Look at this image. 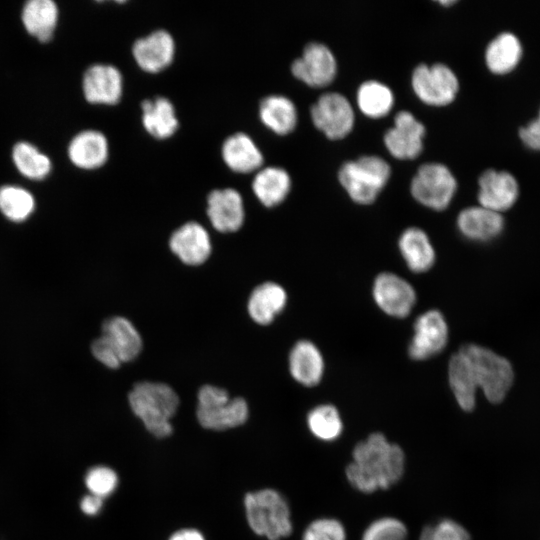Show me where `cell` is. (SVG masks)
Returning a JSON list of instances; mask_svg holds the SVG:
<instances>
[{"mask_svg":"<svg viewBox=\"0 0 540 540\" xmlns=\"http://www.w3.org/2000/svg\"><path fill=\"white\" fill-rule=\"evenodd\" d=\"M289 371L300 384L317 385L324 373V359L318 347L308 340H300L289 353Z\"/></svg>","mask_w":540,"mask_h":540,"instance_id":"obj_19","label":"cell"},{"mask_svg":"<svg viewBox=\"0 0 540 540\" xmlns=\"http://www.w3.org/2000/svg\"><path fill=\"white\" fill-rule=\"evenodd\" d=\"M425 126L410 112L399 111L394 125L384 135V143L391 155L398 159H413L423 149Z\"/></svg>","mask_w":540,"mask_h":540,"instance_id":"obj_13","label":"cell"},{"mask_svg":"<svg viewBox=\"0 0 540 540\" xmlns=\"http://www.w3.org/2000/svg\"><path fill=\"white\" fill-rule=\"evenodd\" d=\"M132 53L137 64L145 71L158 72L167 67L175 53L172 35L166 30H156L135 40Z\"/></svg>","mask_w":540,"mask_h":540,"instance_id":"obj_17","label":"cell"},{"mask_svg":"<svg viewBox=\"0 0 540 540\" xmlns=\"http://www.w3.org/2000/svg\"><path fill=\"white\" fill-rule=\"evenodd\" d=\"M35 200L24 188L7 185L0 188V211L13 222L26 220L33 212Z\"/></svg>","mask_w":540,"mask_h":540,"instance_id":"obj_35","label":"cell"},{"mask_svg":"<svg viewBox=\"0 0 540 540\" xmlns=\"http://www.w3.org/2000/svg\"><path fill=\"white\" fill-rule=\"evenodd\" d=\"M504 218L501 213L483 206L464 208L457 217V227L467 239L487 242L498 237L504 229Z\"/></svg>","mask_w":540,"mask_h":540,"instance_id":"obj_18","label":"cell"},{"mask_svg":"<svg viewBox=\"0 0 540 540\" xmlns=\"http://www.w3.org/2000/svg\"><path fill=\"white\" fill-rule=\"evenodd\" d=\"M391 174L389 164L376 155H364L345 162L338 178L350 198L359 204L374 202Z\"/></svg>","mask_w":540,"mask_h":540,"instance_id":"obj_5","label":"cell"},{"mask_svg":"<svg viewBox=\"0 0 540 540\" xmlns=\"http://www.w3.org/2000/svg\"><path fill=\"white\" fill-rule=\"evenodd\" d=\"M71 162L83 169L102 166L108 157V142L104 134L96 130L78 133L68 146Z\"/></svg>","mask_w":540,"mask_h":540,"instance_id":"obj_21","label":"cell"},{"mask_svg":"<svg viewBox=\"0 0 540 540\" xmlns=\"http://www.w3.org/2000/svg\"><path fill=\"white\" fill-rule=\"evenodd\" d=\"M26 31L41 42L51 40L58 20V8L52 0H30L22 9Z\"/></svg>","mask_w":540,"mask_h":540,"instance_id":"obj_27","label":"cell"},{"mask_svg":"<svg viewBox=\"0 0 540 540\" xmlns=\"http://www.w3.org/2000/svg\"><path fill=\"white\" fill-rule=\"evenodd\" d=\"M261 121L277 134H287L297 123V110L294 103L283 95L264 97L259 105Z\"/></svg>","mask_w":540,"mask_h":540,"instance_id":"obj_30","label":"cell"},{"mask_svg":"<svg viewBox=\"0 0 540 540\" xmlns=\"http://www.w3.org/2000/svg\"><path fill=\"white\" fill-rule=\"evenodd\" d=\"M523 47L519 38L511 32L495 36L485 50L487 68L496 75L512 72L520 63Z\"/></svg>","mask_w":540,"mask_h":540,"instance_id":"obj_23","label":"cell"},{"mask_svg":"<svg viewBox=\"0 0 540 540\" xmlns=\"http://www.w3.org/2000/svg\"><path fill=\"white\" fill-rule=\"evenodd\" d=\"M222 156L232 170L243 173L258 169L263 162V155L255 142L242 132L225 139Z\"/></svg>","mask_w":540,"mask_h":540,"instance_id":"obj_26","label":"cell"},{"mask_svg":"<svg viewBox=\"0 0 540 540\" xmlns=\"http://www.w3.org/2000/svg\"><path fill=\"white\" fill-rule=\"evenodd\" d=\"M302 540H346L344 526L336 519L313 521L305 530Z\"/></svg>","mask_w":540,"mask_h":540,"instance_id":"obj_39","label":"cell"},{"mask_svg":"<svg viewBox=\"0 0 540 540\" xmlns=\"http://www.w3.org/2000/svg\"><path fill=\"white\" fill-rule=\"evenodd\" d=\"M207 215L219 232H235L244 222L243 200L238 191L232 188L216 189L207 198Z\"/></svg>","mask_w":540,"mask_h":540,"instance_id":"obj_15","label":"cell"},{"mask_svg":"<svg viewBox=\"0 0 540 540\" xmlns=\"http://www.w3.org/2000/svg\"><path fill=\"white\" fill-rule=\"evenodd\" d=\"M229 399V393L224 388L207 384L202 386L198 392L197 407L207 408L228 401Z\"/></svg>","mask_w":540,"mask_h":540,"instance_id":"obj_42","label":"cell"},{"mask_svg":"<svg viewBox=\"0 0 540 540\" xmlns=\"http://www.w3.org/2000/svg\"><path fill=\"white\" fill-rule=\"evenodd\" d=\"M291 71L307 85L322 87L333 81L337 63L329 47L323 43L311 42L304 47L301 57L293 61Z\"/></svg>","mask_w":540,"mask_h":540,"instance_id":"obj_11","label":"cell"},{"mask_svg":"<svg viewBox=\"0 0 540 540\" xmlns=\"http://www.w3.org/2000/svg\"><path fill=\"white\" fill-rule=\"evenodd\" d=\"M287 303L285 289L275 282H264L251 292L247 310L251 319L259 325L270 324L282 312Z\"/></svg>","mask_w":540,"mask_h":540,"instance_id":"obj_20","label":"cell"},{"mask_svg":"<svg viewBox=\"0 0 540 540\" xmlns=\"http://www.w3.org/2000/svg\"><path fill=\"white\" fill-rule=\"evenodd\" d=\"M448 380L458 405L464 411H472L478 388L472 378L468 362L460 350L450 358Z\"/></svg>","mask_w":540,"mask_h":540,"instance_id":"obj_31","label":"cell"},{"mask_svg":"<svg viewBox=\"0 0 540 540\" xmlns=\"http://www.w3.org/2000/svg\"><path fill=\"white\" fill-rule=\"evenodd\" d=\"M128 400L133 413L150 433L158 438L172 433L170 420L177 411L179 398L168 384L138 382L130 390Z\"/></svg>","mask_w":540,"mask_h":540,"instance_id":"obj_2","label":"cell"},{"mask_svg":"<svg viewBox=\"0 0 540 540\" xmlns=\"http://www.w3.org/2000/svg\"><path fill=\"white\" fill-rule=\"evenodd\" d=\"M478 187L479 205L501 214L513 207L520 193L517 179L505 170H485Z\"/></svg>","mask_w":540,"mask_h":540,"instance_id":"obj_12","label":"cell"},{"mask_svg":"<svg viewBox=\"0 0 540 540\" xmlns=\"http://www.w3.org/2000/svg\"><path fill=\"white\" fill-rule=\"evenodd\" d=\"M12 159L18 171L32 180L45 178L51 170V161L34 145L27 142L15 144Z\"/></svg>","mask_w":540,"mask_h":540,"instance_id":"obj_33","label":"cell"},{"mask_svg":"<svg viewBox=\"0 0 540 540\" xmlns=\"http://www.w3.org/2000/svg\"><path fill=\"white\" fill-rule=\"evenodd\" d=\"M372 295L375 303L384 313L396 318L408 316L416 303V292L413 286L402 277L390 272L380 273L375 278Z\"/></svg>","mask_w":540,"mask_h":540,"instance_id":"obj_10","label":"cell"},{"mask_svg":"<svg viewBox=\"0 0 540 540\" xmlns=\"http://www.w3.org/2000/svg\"><path fill=\"white\" fill-rule=\"evenodd\" d=\"M169 540H205V538L198 530L186 528L173 533Z\"/></svg>","mask_w":540,"mask_h":540,"instance_id":"obj_44","label":"cell"},{"mask_svg":"<svg viewBox=\"0 0 540 540\" xmlns=\"http://www.w3.org/2000/svg\"><path fill=\"white\" fill-rule=\"evenodd\" d=\"M102 504L103 498L90 493L81 500V509L87 515H95L100 511Z\"/></svg>","mask_w":540,"mask_h":540,"instance_id":"obj_43","label":"cell"},{"mask_svg":"<svg viewBox=\"0 0 540 540\" xmlns=\"http://www.w3.org/2000/svg\"><path fill=\"white\" fill-rule=\"evenodd\" d=\"M290 187L291 179L288 172L275 166L259 170L252 182L255 195L267 207L281 203L288 195Z\"/></svg>","mask_w":540,"mask_h":540,"instance_id":"obj_29","label":"cell"},{"mask_svg":"<svg viewBox=\"0 0 540 540\" xmlns=\"http://www.w3.org/2000/svg\"><path fill=\"white\" fill-rule=\"evenodd\" d=\"M91 351L96 360L108 368L117 369L122 364L116 350L103 335L93 341Z\"/></svg>","mask_w":540,"mask_h":540,"instance_id":"obj_40","label":"cell"},{"mask_svg":"<svg viewBox=\"0 0 540 540\" xmlns=\"http://www.w3.org/2000/svg\"><path fill=\"white\" fill-rule=\"evenodd\" d=\"M518 136L528 149L540 152V108L536 118L519 128Z\"/></svg>","mask_w":540,"mask_h":540,"instance_id":"obj_41","label":"cell"},{"mask_svg":"<svg viewBox=\"0 0 540 540\" xmlns=\"http://www.w3.org/2000/svg\"><path fill=\"white\" fill-rule=\"evenodd\" d=\"M412 88L424 103L442 106L451 103L459 90L454 71L443 63L419 64L412 73Z\"/></svg>","mask_w":540,"mask_h":540,"instance_id":"obj_7","label":"cell"},{"mask_svg":"<svg viewBox=\"0 0 540 540\" xmlns=\"http://www.w3.org/2000/svg\"><path fill=\"white\" fill-rule=\"evenodd\" d=\"M413 330L408 353L414 360H426L439 354L448 342V325L438 310H428L419 315Z\"/></svg>","mask_w":540,"mask_h":540,"instance_id":"obj_9","label":"cell"},{"mask_svg":"<svg viewBox=\"0 0 540 540\" xmlns=\"http://www.w3.org/2000/svg\"><path fill=\"white\" fill-rule=\"evenodd\" d=\"M247 522L258 535L279 540L292 532L289 506L273 489L248 493L244 498Z\"/></svg>","mask_w":540,"mask_h":540,"instance_id":"obj_4","label":"cell"},{"mask_svg":"<svg viewBox=\"0 0 540 540\" xmlns=\"http://www.w3.org/2000/svg\"><path fill=\"white\" fill-rule=\"evenodd\" d=\"M419 540H470V535L459 523L444 519L434 526L424 527Z\"/></svg>","mask_w":540,"mask_h":540,"instance_id":"obj_38","label":"cell"},{"mask_svg":"<svg viewBox=\"0 0 540 540\" xmlns=\"http://www.w3.org/2000/svg\"><path fill=\"white\" fill-rule=\"evenodd\" d=\"M398 247L407 267L414 273L428 271L435 262L434 247L426 232L418 227L404 230Z\"/></svg>","mask_w":540,"mask_h":540,"instance_id":"obj_22","label":"cell"},{"mask_svg":"<svg viewBox=\"0 0 540 540\" xmlns=\"http://www.w3.org/2000/svg\"><path fill=\"white\" fill-rule=\"evenodd\" d=\"M311 433L323 441L337 439L343 430V423L336 407L323 404L313 408L307 416Z\"/></svg>","mask_w":540,"mask_h":540,"instance_id":"obj_34","label":"cell"},{"mask_svg":"<svg viewBox=\"0 0 540 540\" xmlns=\"http://www.w3.org/2000/svg\"><path fill=\"white\" fill-rule=\"evenodd\" d=\"M85 483L91 494L104 498L116 489L118 477L111 468L96 466L88 471Z\"/></svg>","mask_w":540,"mask_h":540,"instance_id":"obj_37","label":"cell"},{"mask_svg":"<svg viewBox=\"0 0 540 540\" xmlns=\"http://www.w3.org/2000/svg\"><path fill=\"white\" fill-rule=\"evenodd\" d=\"M353 461L346 468L351 485L364 493L387 489L404 472V453L381 433H373L353 450Z\"/></svg>","mask_w":540,"mask_h":540,"instance_id":"obj_1","label":"cell"},{"mask_svg":"<svg viewBox=\"0 0 540 540\" xmlns=\"http://www.w3.org/2000/svg\"><path fill=\"white\" fill-rule=\"evenodd\" d=\"M247 402L240 397L230 398L217 405L197 407L196 416L200 425L211 430H225L242 425L248 418Z\"/></svg>","mask_w":540,"mask_h":540,"instance_id":"obj_25","label":"cell"},{"mask_svg":"<svg viewBox=\"0 0 540 540\" xmlns=\"http://www.w3.org/2000/svg\"><path fill=\"white\" fill-rule=\"evenodd\" d=\"M465 356L476 387L494 404L504 400L512 386L514 373L510 362L496 352L476 344L459 349Z\"/></svg>","mask_w":540,"mask_h":540,"instance_id":"obj_3","label":"cell"},{"mask_svg":"<svg viewBox=\"0 0 540 540\" xmlns=\"http://www.w3.org/2000/svg\"><path fill=\"white\" fill-rule=\"evenodd\" d=\"M102 335L110 341L122 363L134 360L142 351L141 335L125 317L114 316L105 320Z\"/></svg>","mask_w":540,"mask_h":540,"instance_id":"obj_24","label":"cell"},{"mask_svg":"<svg viewBox=\"0 0 540 540\" xmlns=\"http://www.w3.org/2000/svg\"><path fill=\"white\" fill-rule=\"evenodd\" d=\"M169 247L181 262L189 266L203 264L212 250L207 230L194 221L181 225L172 233Z\"/></svg>","mask_w":540,"mask_h":540,"instance_id":"obj_14","label":"cell"},{"mask_svg":"<svg viewBox=\"0 0 540 540\" xmlns=\"http://www.w3.org/2000/svg\"><path fill=\"white\" fill-rule=\"evenodd\" d=\"M407 528L400 520L386 517L371 523L362 540H406Z\"/></svg>","mask_w":540,"mask_h":540,"instance_id":"obj_36","label":"cell"},{"mask_svg":"<svg viewBox=\"0 0 540 540\" xmlns=\"http://www.w3.org/2000/svg\"><path fill=\"white\" fill-rule=\"evenodd\" d=\"M83 93L87 101L115 104L122 95V75L113 65L94 64L83 76Z\"/></svg>","mask_w":540,"mask_h":540,"instance_id":"obj_16","label":"cell"},{"mask_svg":"<svg viewBox=\"0 0 540 540\" xmlns=\"http://www.w3.org/2000/svg\"><path fill=\"white\" fill-rule=\"evenodd\" d=\"M314 125L330 139H340L350 133L354 125V111L349 100L337 92L322 94L311 106Z\"/></svg>","mask_w":540,"mask_h":540,"instance_id":"obj_8","label":"cell"},{"mask_svg":"<svg viewBox=\"0 0 540 540\" xmlns=\"http://www.w3.org/2000/svg\"><path fill=\"white\" fill-rule=\"evenodd\" d=\"M457 189V181L450 169L438 162L422 164L412 178V196L422 205L443 210L451 202Z\"/></svg>","mask_w":540,"mask_h":540,"instance_id":"obj_6","label":"cell"},{"mask_svg":"<svg viewBox=\"0 0 540 540\" xmlns=\"http://www.w3.org/2000/svg\"><path fill=\"white\" fill-rule=\"evenodd\" d=\"M356 99L359 109L371 118L385 116L394 103L391 89L377 80L363 82L357 90Z\"/></svg>","mask_w":540,"mask_h":540,"instance_id":"obj_32","label":"cell"},{"mask_svg":"<svg viewBox=\"0 0 540 540\" xmlns=\"http://www.w3.org/2000/svg\"><path fill=\"white\" fill-rule=\"evenodd\" d=\"M142 123L154 137L171 136L178 127V119L173 104L166 97L158 96L141 103Z\"/></svg>","mask_w":540,"mask_h":540,"instance_id":"obj_28","label":"cell"}]
</instances>
